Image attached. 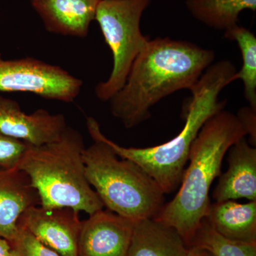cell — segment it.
I'll return each mask as SVG.
<instances>
[{"label":"cell","instance_id":"cell-1","mask_svg":"<svg viewBox=\"0 0 256 256\" xmlns=\"http://www.w3.org/2000/svg\"><path fill=\"white\" fill-rule=\"evenodd\" d=\"M214 50L170 37L149 40L133 62L124 86L108 101L111 114L130 129L151 117L160 100L191 90L214 62Z\"/></svg>","mask_w":256,"mask_h":256},{"label":"cell","instance_id":"cell-2","mask_svg":"<svg viewBox=\"0 0 256 256\" xmlns=\"http://www.w3.org/2000/svg\"><path fill=\"white\" fill-rule=\"evenodd\" d=\"M236 68L230 60L214 62L202 74L190 92L181 132L168 142L150 148H126L106 137L94 118H86L87 129L92 130L105 141L120 158L139 165L151 176L164 194L180 188L188 164L192 143L205 122L225 108L226 100H220L222 90L234 82Z\"/></svg>","mask_w":256,"mask_h":256},{"label":"cell","instance_id":"cell-3","mask_svg":"<svg viewBox=\"0 0 256 256\" xmlns=\"http://www.w3.org/2000/svg\"><path fill=\"white\" fill-rule=\"evenodd\" d=\"M246 136L236 114L224 109L205 122L192 143L178 193L154 218L176 229L188 248L206 216L210 186L222 174L224 156Z\"/></svg>","mask_w":256,"mask_h":256},{"label":"cell","instance_id":"cell-4","mask_svg":"<svg viewBox=\"0 0 256 256\" xmlns=\"http://www.w3.org/2000/svg\"><path fill=\"white\" fill-rule=\"evenodd\" d=\"M80 132L67 126L54 142L28 144L18 165L31 180L44 208H70L90 215L104 208L86 175Z\"/></svg>","mask_w":256,"mask_h":256},{"label":"cell","instance_id":"cell-5","mask_svg":"<svg viewBox=\"0 0 256 256\" xmlns=\"http://www.w3.org/2000/svg\"><path fill=\"white\" fill-rule=\"evenodd\" d=\"M94 143L84 152L86 175L108 210L134 220L154 218L165 204V194L146 172L120 158L92 130Z\"/></svg>","mask_w":256,"mask_h":256},{"label":"cell","instance_id":"cell-6","mask_svg":"<svg viewBox=\"0 0 256 256\" xmlns=\"http://www.w3.org/2000/svg\"><path fill=\"white\" fill-rule=\"evenodd\" d=\"M150 0H100L96 21L112 52V70L107 80L96 85L99 100L108 102L124 86L133 62L148 44L141 31L143 13Z\"/></svg>","mask_w":256,"mask_h":256},{"label":"cell","instance_id":"cell-7","mask_svg":"<svg viewBox=\"0 0 256 256\" xmlns=\"http://www.w3.org/2000/svg\"><path fill=\"white\" fill-rule=\"evenodd\" d=\"M84 82L60 66L33 57L4 60L0 55V92H28L48 100L70 104Z\"/></svg>","mask_w":256,"mask_h":256},{"label":"cell","instance_id":"cell-8","mask_svg":"<svg viewBox=\"0 0 256 256\" xmlns=\"http://www.w3.org/2000/svg\"><path fill=\"white\" fill-rule=\"evenodd\" d=\"M79 212L70 208L30 207L21 215L18 226L22 227L62 256H78L82 222Z\"/></svg>","mask_w":256,"mask_h":256},{"label":"cell","instance_id":"cell-9","mask_svg":"<svg viewBox=\"0 0 256 256\" xmlns=\"http://www.w3.org/2000/svg\"><path fill=\"white\" fill-rule=\"evenodd\" d=\"M62 114L38 109L28 114L16 100L0 96V132L34 146L56 140L67 128Z\"/></svg>","mask_w":256,"mask_h":256},{"label":"cell","instance_id":"cell-10","mask_svg":"<svg viewBox=\"0 0 256 256\" xmlns=\"http://www.w3.org/2000/svg\"><path fill=\"white\" fill-rule=\"evenodd\" d=\"M134 222L104 208L89 215L82 222L78 256H128Z\"/></svg>","mask_w":256,"mask_h":256},{"label":"cell","instance_id":"cell-11","mask_svg":"<svg viewBox=\"0 0 256 256\" xmlns=\"http://www.w3.org/2000/svg\"><path fill=\"white\" fill-rule=\"evenodd\" d=\"M100 0H31L46 31L62 36L84 38L96 20Z\"/></svg>","mask_w":256,"mask_h":256},{"label":"cell","instance_id":"cell-12","mask_svg":"<svg viewBox=\"0 0 256 256\" xmlns=\"http://www.w3.org/2000/svg\"><path fill=\"white\" fill-rule=\"evenodd\" d=\"M228 168L218 176L213 192L215 202L246 198L256 201V148L244 138L229 148Z\"/></svg>","mask_w":256,"mask_h":256},{"label":"cell","instance_id":"cell-13","mask_svg":"<svg viewBox=\"0 0 256 256\" xmlns=\"http://www.w3.org/2000/svg\"><path fill=\"white\" fill-rule=\"evenodd\" d=\"M40 198L28 174L18 166L0 169V236L12 244L18 232V220Z\"/></svg>","mask_w":256,"mask_h":256},{"label":"cell","instance_id":"cell-14","mask_svg":"<svg viewBox=\"0 0 256 256\" xmlns=\"http://www.w3.org/2000/svg\"><path fill=\"white\" fill-rule=\"evenodd\" d=\"M188 249L176 229L146 218L134 222L128 256H188Z\"/></svg>","mask_w":256,"mask_h":256},{"label":"cell","instance_id":"cell-15","mask_svg":"<svg viewBox=\"0 0 256 256\" xmlns=\"http://www.w3.org/2000/svg\"><path fill=\"white\" fill-rule=\"evenodd\" d=\"M217 233L230 240L256 244V201L210 202L204 217Z\"/></svg>","mask_w":256,"mask_h":256},{"label":"cell","instance_id":"cell-16","mask_svg":"<svg viewBox=\"0 0 256 256\" xmlns=\"http://www.w3.org/2000/svg\"><path fill=\"white\" fill-rule=\"evenodd\" d=\"M186 9L200 22L222 31L238 24L244 10H256V0H186Z\"/></svg>","mask_w":256,"mask_h":256},{"label":"cell","instance_id":"cell-17","mask_svg":"<svg viewBox=\"0 0 256 256\" xmlns=\"http://www.w3.org/2000/svg\"><path fill=\"white\" fill-rule=\"evenodd\" d=\"M224 37L238 44L242 60L240 70L234 75V80L244 84V96L248 106L256 109V37L252 32L237 24L225 31Z\"/></svg>","mask_w":256,"mask_h":256},{"label":"cell","instance_id":"cell-18","mask_svg":"<svg viewBox=\"0 0 256 256\" xmlns=\"http://www.w3.org/2000/svg\"><path fill=\"white\" fill-rule=\"evenodd\" d=\"M192 247L204 249L214 256H256V244L226 238L217 233L204 218L192 238Z\"/></svg>","mask_w":256,"mask_h":256},{"label":"cell","instance_id":"cell-19","mask_svg":"<svg viewBox=\"0 0 256 256\" xmlns=\"http://www.w3.org/2000/svg\"><path fill=\"white\" fill-rule=\"evenodd\" d=\"M11 245L22 256H62L22 227L18 226L16 238Z\"/></svg>","mask_w":256,"mask_h":256},{"label":"cell","instance_id":"cell-20","mask_svg":"<svg viewBox=\"0 0 256 256\" xmlns=\"http://www.w3.org/2000/svg\"><path fill=\"white\" fill-rule=\"evenodd\" d=\"M28 144L0 132V169L18 166Z\"/></svg>","mask_w":256,"mask_h":256},{"label":"cell","instance_id":"cell-21","mask_svg":"<svg viewBox=\"0 0 256 256\" xmlns=\"http://www.w3.org/2000/svg\"><path fill=\"white\" fill-rule=\"evenodd\" d=\"M239 120L246 131L249 137L248 142L252 146H256V109L248 106L242 108L236 114Z\"/></svg>","mask_w":256,"mask_h":256},{"label":"cell","instance_id":"cell-22","mask_svg":"<svg viewBox=\"0 0 256 256\" xmlns=\"http://www.w3.org/2000/svg\"><path fill=\"white\" fill-rule=\"evenodd\" d=\"M12 246L6 239L0 236V256H11Z\"/></svg>","mask_w":256,"mask_h":256},{"label":"cell","instance_id":"cell-23","mask_svg":"<svg viewBox=\"0 0 256 256\" xmlns=\"http://www.w3.org/2000/svg\"><path fill=\"white\" fill-rule=\"evenodd\" d=\"M188 256H214L210 252L200 248L192 247L188 249Z\"/></svg>","mask_w":256,"mask_h":256},{"label":"cell","instance_id":"cell-24","mask_svg":"<svg viewBox=\"0 0 256 256\" xmlns=\"http://www.w3.org/2000/svg\"><path fill=\"white\" fill-rule=\"evenodd\" d=\"M11 256H22L21 255L20 252L18 250H16V249L13 248L12 250Z\"/></svg>","mask_w":256,"mask_h":256}]
</instances>
